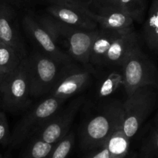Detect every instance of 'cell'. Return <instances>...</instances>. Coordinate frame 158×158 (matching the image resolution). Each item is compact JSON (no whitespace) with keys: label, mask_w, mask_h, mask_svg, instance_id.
<instances>
[{"label":"cell","mask_w":158,"mask_h":158,"mask_svg":"<svg viewBox=\"0 0 158 158\" xmlns=\"http://www.w3.org/2000/svg\"><path fill=\"white\" fill-rule=\"evenodd\" d=\"M75 143V134L69 131L66 136L53 146L46 158H67Z\"/></svg>","instance_id":"cell-22"},{"label":"cell","mask_w":158,"mask_h":158,"mask_svg":"<svg viewBox=\"0 0 158 158\" xmlns=\"http://www.w3.org/2000/svg\"><path fill=\"white\" fill-rule=\"evenodd\" d=\"M122 86L127 95L143 86L157 88L158 74L157 67L150 57L138 47L133 51L121 65Z\"/></svg>","instance_id":"cell-4"},{"label":"cell","mask_w":158,"mask_h":158,"mask_svg":"<svg viewBox=\"0 0 158 158\" xmlns=\"http://www.w3.org/2000/svg\"><path fill=\"white\" fill-rule=\"evenodd\" d=\"M146 0H119V9L129 15L134 21L142 22L146 9Z\"/></svg>","instance_id":"cell-21"},{"label":"cell","mask_w":158,"mask_h":158,"mask_svg":"<svg viewBox=\"0 0 158 158\" xmlns=\"http://www.w3.org/2000/svg\"><path fill=\"white\" fill-rule=\"evenodd\" d=\"M30 142L20 155L19 158H46L54 145L40 140L35 137L30 138Z\"/></svg>","instance_id":"cell-20"},{"label":"cell","mask_w":158,"mask_h":158,"mask_svg":"<svg viewBox=\"0 0 158 158\" xmlns=\"http://www.w3.org/2000/svg\"><path fill=\"white\" fill-rule=\"evenodd\" d=\"M125 31V30H123ZM123 31L112 30V29H98V33L93 42L89 54V63L94 64L103 65L105 57L114 40Z\"/></svg>","instance_id":"cell-15"},{"label":"cell","mask_w":158,"mask_h":158,"mask_svg":"<svg viewBox=\"0 0 158 158\" xmlns=\"http://www.w3.org/2000/svg\"><path fill=\"white\" fill-rule=\"evenodd\" d=\"M82 9L67 5L51 4L47 7V12L56 20L69 26L90 30L97 29V23Z\"/></svg>","instance_id":"cell-14"},{"label":"cell","mask_w":158,"mask_h":158,"mask_svg":"<svg viewBox=\"0 0 158 158\" xmlns=\"http://www.w3.org/2000/svg\"><path fill=\"white\" fill-rule=\"evenodd\" d=\"M11 132L8 119L4 111L0 109V146L6 145L10 142Z\"/></svg>","instance_id":"cell-24"},{"label":"cell","mask_w":158,"mask_h":158,"mask_svg":"<svg viewBox=\"0 0 158 158\" xmlns=\"http://www.w3.org/2000/svg\"><path fill=\"white\" fill-rule=\"evenodd\" d=\"M123 77L121 73L113 71L105 77L101 82L98 89V95L100 98H106L114 94L120 86H122Z\"/></svg>","instance_id":"cell-23"},{"label":"cell","mask_w":158,"mask_h":158,"mask_svg":"<svg viewBox=\"0 0 158 158\" xmlns=\"http://www.w3.org/2000/svg\"><path fill=\"white\" fill-rule=\"evenodd\" d=\"M0 158H8V156H3V155H2L1 153H0Z\"/></svg>","instance_id":"cell-31"},{"label":"cell","mask_w":158,"mask_h":158,"mask_svg":"<svg viewBox=\"0 0 158 158\" xmlns=\"http://www.w3.org/2000/svg\"><path fill=\"white\" fill-rule=\"evenodd\" d=\"M89 5L97 9H120L119 0H90Z\"/></svg>","instance_id":"cell-25"},{"label":"cell","mask_w":158,"mask_h":158,"mask_svg":"<svg viewBox=\"0 0 158 158\" xmlns=\"http://www.w3.org/2000/svg\"><path fill=\"white\" fill-rule=\"evenodd\" d=\"M127 156V155H123V156H116V157H114V158H126Z\"/></svg>","instance_id":"cell-30"},{"label":"cell","mask_w":158,"mask_h":158,"mask_svg":"<svg viewBox=\"0 0 158 158\" xmlns=\"http://www.w3.org/2000/svg\"><path fill=\"white\" fill-rule=\"evenodd\" d=\"M37 20L49 31L59 46L63 44L66 46L71 58L83 64L89 63L91 46L98 33V29L90 30L73 27L49 15L39 17Z\"/></svg>","instance_id":"cell-1"},{"label":"cell","mask_w":158,"mask_h":158,"mask_svg":"<svg viewBox=\"0 0 158 158\" xmlns=\"http://www.w3.org/2000/svg\"><path fill=\"white\" fill-rule=\"evenodd\" d=\"M25 30L43 50V54L56 59L63 64L72 63V58L56 43L49 31L31 15H26L23 20Z\"/></svg>","instance_id":"cell-10"},{"label":"cell","mask_w":158,"mask_h":158,"mask_svg":"<svg viewBox=\"0 0 158 158\" xmlns=\"http://www.w3.org/2000/svg\"><path fill=\"white\" fill-rule=\"evenodd\" d=\"M82 10L103 29L123 31L134 28V20L120 9H97L98 12H95L86 6Z\"/></svg>","instance_id":"cell-13"},{"label":"cell","mask_w":158,"mask_h":158,"mask_svg":"<svg viewBox=\"0 0 158 158\" xmlns=\"http://www.w3.org/2000/svg\"><path fill=\"white\" fill-rule=\"evenodd\" d=\"M140 46L138 36L134 28L123 31L111 43L103 64L121 66L128 56Z\"/></svg>","instance_id":"cell-12"},{"label":"cell","mask_w":158,"mask_h":158,"mask_svg":"<svg viewBox=\"0 0 158 158\" xmlns=\"http://www.w3.org/2000/svg\"><path fill=\"white\" fill-rule=\"evenodd\" d=\"M6 76H7V74H4V73L0 71V94H1L2 88L3 84H4L5 80H6Z\"/></svg>","instance_id":"cell-28"},{"label":"cell","mask_w":158,"mask_h":158,"mask_svg":"<svg viewBox=\"0 0 158 158\" xmlns=\"http://www.w3.org/2000/svg\"><path fill=\"white\" fill-rule=\"evenodd\" d=\"M24 59V58H23ZM12 47L0 42V71L9 74L15 71L23 60Z\"/></svg>","instance_id":"cell-18"},{"label":"cell","mask_w":158,"mask_h":158,"mask_svg":"<svg viewBox=\"0 0 158 158\" xmlns=\"http://www.w3.org/2000/svg\"><path fill=\"white\" fill-rule=\"evenodd\" d=\"M14 9L0 0V42L13 48L22 58H25V49L16 26Z\"/></svg>","instance_id":"cell-11"},{"label":"cell","mask_w":158,"mask_h":158,"mask_svg":"<svg viewBox=\"0 0 158 158\" xmlns=\"http://www.w3.org/2000/svg\"><path fill=\"white\" fill-rule=\"evenodd\" d=\"M29 80L26 57L18 68L7 74L2 88L0 99L2 107L11 112L26 109L31 103Z\"/></svg>","instance_id":"cell-7"},{"label":"cell","mask_w":158,"mask_h":158,"mask_svg":"<svg viewBox=\"0 0 158 158\" xmlns=\"http://www.w3.org/2000/svg\"><path fill=\"white\" fill-rule=\"evenodd\" d=\"M143 37L151 50L157 52L158 49V0H153L148 16L143 23Z\"/></svg>","instance_id":"cell-16"},{"label":"cell","mask_w":158,"mask_h":158,"mask_svg":"<svg viewBox=\"0 0 158 158\" xmlns=\"http://www.w3.org/2000/svg\"><path fill=\"white\" fill-rule=\"evenodd\" d=\"M83 102L84 98L82 96L73 99L64 109L59 110L32 137L55 145L70 131L73 122Z\"/></svg>","instance_id":"cell-8"},{"label":"cell","mask_w":158,"mask_h":158,"mask_svg":"<svg viewBox=\"0 0 158 158\" xmlns=\"http://www.w3.org/2000/svg\"><path fill=\"white\" fill-rule=\"evenodd\" d=\"M157 88L154 86L137 88L122 103L121 129L129 139L137 134L156 106Z\"/></svg>","instance_id":"cell-3"},{"label":"cell","mask_w":158,"mask_h":158,"mask_svg":"<svg viewBox=\"0 0 158 158\" xmlns=\"http://www.w3.org/2000/svg\"><path fill=\"white\" fill-rule=\"evenodd\" d=\"M92 150L93 152L87 158H112L109 150L105 144Z\"/></svg>","instance_id":"cell-27"},{"label":"cell","mask_w":158,"mask_h":158,"mask_svg":"<svg viewBox=\"0 0 158 158\" xmlns=\"http://www.w3.org/2000/svg\"><path fill=\"white\" fill-rule=\"evenodd\" d=\"M26 60L30 96L38 98L48 95L63 70V64L43 53L32 54L28 58L26 57Z\"/></svg>","instance_id":"cell-5"},{"label":"cell","mask_w":158,"mask_h":158,"mask_svg":"<svg viewBox=\"0 0 158 158\" xmlns=\"http://www.w3.org/2000/svg\"><path fill=\"white\" fill-rule=\"evenodd\" d=\"M122 103L118 101L103 105L83 124L80 132V145L85 150L101 147L117 129L121 128Z\"/></svg>","instance_id":"cell-2"},{"label":"cell","mask_w":158,"mask_h":158,"mask_svg":"<svg viewBox=\"0 0 158 158\" xmlns=\"http://www.w3.org/2000/svg\"><path fill=\"white\" fill-rule=\"evenodd\" d=\"M66 100L53 96H47L31 109L19 120L11 133L9 143L16 147L30 139L59 110Z\"/></svg>","instance_id":"cell-6"},{"label":"cell","mask_w":158,"mask_h":158,"mask_svg":"<svg viewBox=\"0 0 158 158\" xmlns=\"http://www.w3.org/2000/svg\"><path fill=\"white\" fill-rule=\"evenodd\" d=\"M90 68H80L64 65L56 82L48 96L60 98L66 100L86 88L92 78Z\"/></svg>","instance_id":"cell-9"},{"label":"cell","mask_w":158,"mask_h":158,"mask_svg":"<svg viewBox=\"0 0 158 158\" xmlns=\"http://www.w3.org/2000/svg\"><path fill=\"white\" fill-rule=\"evenodd\" d=\"M111 157L127 155L129 153L130 139L125 136L121 128L116 130L105 143Z\"/></svg>","instance_id":"cell-19"},{"label":"cell","mask_w":158,"mask_h":158,"mask_svg":"<svg viewBox=\"0 0 158 158\" xmlns=\"http://www.w3.org/2000/svg\"><path fill=\"white\" fill-rule=\"evenodd\" d=\"M126 158H137V154L136 153H131V154H129V153H128Z\"/></svg>","instance_id":"cell-29"},{"label":"cell","mask_w":158,"mask_h":158,"mask_svg":"<svg viewBox=\"0 0 158 158\" xmlns=\"http://www.w3.org/2000/svg\"><path fill=\"white\" fill-rule=\"evenodd\" d=\"M51 4H59V5H67V6H75L77 8H84L86 6H89V1L86 2L83 0H45Z\"/></svg>","instance_id":"cell-26"},{"label":"cell","mask_w":158,"mask_h":158,"mask_svg":"<svg viewBox=\"0 0 158 158\" xmlns=\"http://www.w3.org/2000/svg\"><path fill=\"white\" fill-rule=\"evenodd\" d=\"M153 123H149L144 129L137 158L158 157V126L156 115Z\"/></svg>","instance_id":"cell-17"}]
</instances>
